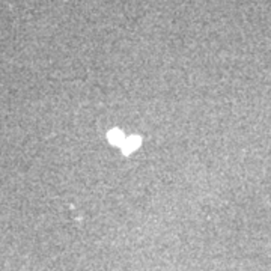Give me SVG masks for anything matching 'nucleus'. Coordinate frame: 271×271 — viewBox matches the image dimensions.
<instances>
[{
    "label": "nucleus",
    "instance_id": "1",
    "mask_svg": "<svg viewBox=\"0 0 271 271\" xmlns=\"http://www.w3.org/2000/svg\"><path fill=\"white\" fill-rule=\"evenodd\" d=\"M140 143H142L140 137H137V136H131V137H127V139L124 140L121 149H122L124 156H130L131 152H134V151L140 146Z\"/></svg>",
    "mask_w": 271,
    "mask_h": 271
},
{
    "label": "nucleus",
    "instance_id": "2",
    "mask_svg": "<svg viewBox=\"0 0 271 271\" xmlns=\"http://www.w3.org/2000/svg\"><path fill=\"white\" fill-rule=\"evenodd\" d=\"M107 139L111 145H114V146H122V143H124V140H125V136H124V133H122L121 130L114 128V130L108 131Z\"/></svg>",
    "mask_w": 271,
    "mask_h": 271
}]
</instances>
